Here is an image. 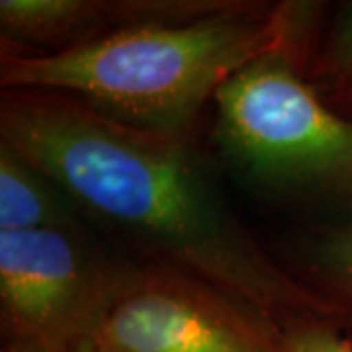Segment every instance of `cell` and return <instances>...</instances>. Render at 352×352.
Masks as SVG:
<instances>
[{"label": "cell", "instance_id": "cell-1", "mask_svg": "<svg viewBox=\"0 0 352 352\" xmlns=\"http://www.w3.org/2000/svg\"><path fill=\"white\" fill-rule=\"evenodd\" d=\"M0 139L145 263L200 278L280 329L307 319L339 325L333 305L227 208L186 135L127 126L61 92L4 88Z\"/></svg>", "mask_w": 352, "mask_h": 352}, {"label": "cell", "instance_id": "cell-10", "mask_svg": "<svg viewBox=\"0 0 352 352\" xmlns=\"http://www.w3.org/2000/svg\"><path fill=\"white\" fill-rule=\"evenodd\" d=\"M280 352H352V339L329 319H307L280 329Z\"/></svg>", "mask_w": 352, "mask_h": 352}, {"label": "cell", "instance_id": "cell-4", "mask_svg": "<svg viewBox=\"0 0 352 352\" xmlns=\"http://www.w3.org/2000/svg\"><path fill=\"white\" fill-rule=\"evenodd\" d=\"M126 266L80 227L0 231L2 352H85Z\"/></svg>", "mask_w": 352, "mask_h": 352}, {"label": "cell", "instance_id": "cell-5", "mask_svg": "<svg viewBox=\"0 0 352 352\" xmlns=\"http://www.w3.org/2000/svg\"><path fill=\"white\" fill-rule=\"evenodd\" d=\"M85 352H280V327L173 266H126Z\"/></svg>", "mask_w": 352, "mask_h": 352}, {"label": "cell", "instance_id": "cell-9", "mask_svg": "<svg viewBox=\"0 0 352 352\" xmlns=\"http://www.w3.org/2000/svg\"><path fill=\"white\" fill-rule=\"evenodd\" d=\"M307 76L331 108L352 120V0L340 2L335 10Z\"/></svg>", "mask_w": 352, "mask_h": 352}, {"label": "cell", "instance_id": "cell-3", "mask_svg": "<svg viewBox=\"0 0 352 352\" xmlns=\"http://www.w3.org/2000/svg\"><path fill=\"white\" fill-rule=\"evenodd\" d=\"M315 41L254 59L215 94V138L241 175L266 188L352 204V120L305 78Z\"/></svg>", "mask_w": 352, "mask_h": 352}, {"label": "cell", "instance_id": "cell-8", "mask_svg": "<svg viewBox=\"0 0 352 352\" xmlns=\"http://www.w3.org/2000/svg\"><path fill=\"white\" fill-rule=\"evenodd\" d=\"M305 256L307 284L333 305L339 327L352 333V217L317 231Z\"/></svg>", "mask_w": 352, "mask_h": 352}, {"label": "cell", "instance_id": "cell-6", "mask_svg": "<svg viewBox=\"0 0 352 352\" xmlns=\"http://www.w3.org/2000/svg\"><path fill=\"white\" fill-rule=\"evenodd\" d=\"M237 0H2V47L59 53L122 30L180 24L223 12Z\"/></svg>", "mask_w": 352, "mask_h": 352}, {"label": "cell", "instance_id": "cell-7", "mask_svg": "<svg viewBox=\"0 0 352 352\" xmlns=\"http://www.w3.org/2000/svg\"><path fill=\"white\" fill-rule=\"evenodd\" d=\"M76 204L47 173L0 139V231L80 227Z\"/></svg>", "mask_w": 352, "mask_h": 352}, {"label": "cell", "instance_id": "cell-2", "mask_svg": "<svg viewBox=\"0 0 352 352\" xmlns=\"http://www.w3.org/2000/svg\"><path fill=\"white\" fill-rule=\"evenodd\" d=\"M315 2H247L180 24L122 30L59 53L2 50L4 88L53 90L127 126L186 135L241 69L294 41H315Z\"/></svg>", "mask_w": 352, "mask_h": 352}]
</instances>
